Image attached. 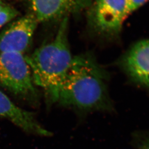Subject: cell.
Returning a JSON list of instances; mask_svg holds the SVG:
<instances>
[{
    "label": "cell",
    "instance_id": "6da1fadb",
    "mask_svg": "<svg viewBox=\"0 0 149 149\" xmlns=\"http://www.w3.org/2000/svg\"><path fill=\"white\" fill-rule=\"evenodd\" d=\"M108 74L94 55L85 53L73 57L59 90L57 102L85 112L111 111L108 90Z\"/></svg>",
    "mask_w": 149,
    "mask_h": 149
},
{
    "label": "cell",
    "instance_id": "7a4b0ae2",
    "mask_svg": "<svg viewBox=\"0 0 149 149\" xmlns=\"http://www.w3.org/2000/svg\"><path fill=\"white\" fill-rule=\"evenodd\" d=\"M69 17L61 19L53 39L26 56L34 84L44 91L52 101L56 102L59 90L73 57L68 39Z\"/></svg>",
    "mask_w": 149,
    "mask_h": 149
},
{
    "label": "cell",
    "instance_id": "3957f363",
    "mask_svg": "<svg viewBox=\"0 0 149 149\" xmlns=\"http://www.w3.org/2000/svg\"><path fill=\"white\" fill-rule=\"evenodd\" d=\"M0 87L23 100L37 99L32 71L23 54L0 53Z\"/></svg>",
    "mask_w": 149,
    "mask_h": 149
},
{
    "label": "cell",
    "instance_id": "277c9868",
    "mask_svg": "<svg viewBox=\"0 0 149 149\" xmlns=\"http://www.w3.org/2000/svg\"><path fill=\"white\" fill-rule=\"evenodd\" d=\"M126 0H92L87 9L91 33L106 40L119 38L127 18Z\"/></svg>",
    "mask_w": 149,
    "mask_h": 149
},
{
    "label": "cell",
    "instance_id": "5b68a950",
    "mask_svg": "<svg viewBox=\"0 0 149 149\" xmlns=\"http://www.w3.org/2000/svg\"><path fill=\"white\" fill-rule=\"evenodd\" d=\"M38 23L31 13L12 22L0 34V53L24 54L31 46Z\"/></svg>",
    "mask_w": 149,
    "mask_h": 149
},
{
    "label": "cell",
    "instance_id": "8992f818",
    "mask_svg": "<svg viewBox=\"0 0 149 149\" xmlns=\"http://www.w3.org/2000/svg\"><path fill=\"white\" fill-rule=\"evenodd\" d=\"M92 0H29L31 13L39 23L63 19L87 10Z\"/></svg>",
    "mask_w": 149,
    "mask_h": 149
},
{
    "label": "cell",
    "instance_id": "52a82bcc",
    "mask_svg": "<svg viewBox=\"0 0 149 149\" xmlns=\"http://www.w3.org/2000/svg\"><path fill=\"white\" fill-rule=\"evenodd\" d=\"M120 65L132 80L149 88V39L134 44L123 56Z\"/></svg>",
    "mask_w": 149,
    "mask_h": 149
},
{
    "label": "cell",
    "instance_id": "ba28073f",
    "mask_svg": "<svg viewBox=\"0 0 149 149\" xmlns=\"http://www.w3.org/2000/svg\"><path fill=\"white\" fill-rule=\"evenodd\" d=\"M0 116L7 119L27 133L48 137L52 132L42 126L32 112L16 106L0 90Z\"/></svg>",
    "mask_w": 149,
    "mask_h": 149
},
{
    "label": "cell",
    "instance_id": "9c48e42d",
    "mask_svg": "<svg viewBox=\"0 0 149 149\" xmlns=\"http://www.w3.org/2000/svg\"><path fill=\"white\" fill-rule=\"evenodd\" d=\"M133 144L137 149H149V132H138L133 136Z\"/></svg>",
    "mask_w": 149,
    "mask_h": 149
},
{
    "label": "cell",
    "instance_id": "30bf717a",
    "mask_svg": "<svg viewBox=\"0 0 149 149\" xmlns=\"http://www.w3.org/2000/svg\"><path fill=\"white\" fill-rule=\"evenodd\" d=\"M17 11L12 7L6 6L0 11V28L14 19L17 15Z\"/></svg>",
    "mask_w": 149,
    "mask_h": 149
},
{
    "label": "cell",
    "instance_id": "8fae6325",
    "mask_svg": "<svg viewBox=\"0 0 149 149\" xmlns=\"http://www.w3.org/2000/svg\"><path fill=\"white\" fill-rule=\"evenodd\" d=\"M149 0H126L127 17L144 6Z\"/></svg>",
    "mask_w": 149,
    "mask_h": 149
},
{
    "label": "cell",
    "instance_id": "7c38bea8",
    "mask_svg": "<svg viewBox=\"0 0 149 149\" xmlns=\"http://www.w3.org/2000/svg\"><path fill=\"white\" fill-rule=\"evenodd\" d=\"M6 6V5H5V3L3 2V1L2 0H0V11L2 10Z\"/></svg>",
    "mask_w": 149,
    "mask_h": 149
}]
</instances>
